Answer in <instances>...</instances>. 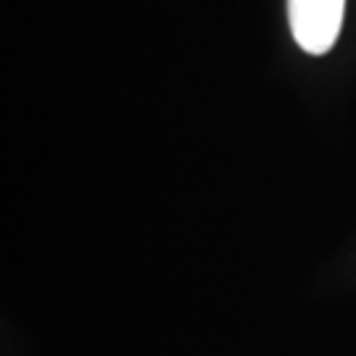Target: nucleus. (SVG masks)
Wrapping results in <instances>:
<instances>
[{"label":"nucleus","instance_id":"obj_1","mask_svg":"<svg viewBox=\"0 0 356 356\" xmlns=\"http://www.w3.org/2000/svg\"><path fill=\"white\" fill-rule=\"evenodd\" d=\"M346 0H288V19L296 42L312 56L332 51L343 26Z\"/></svg>","mask_w":356,"mask_h":356}]
</instances>
